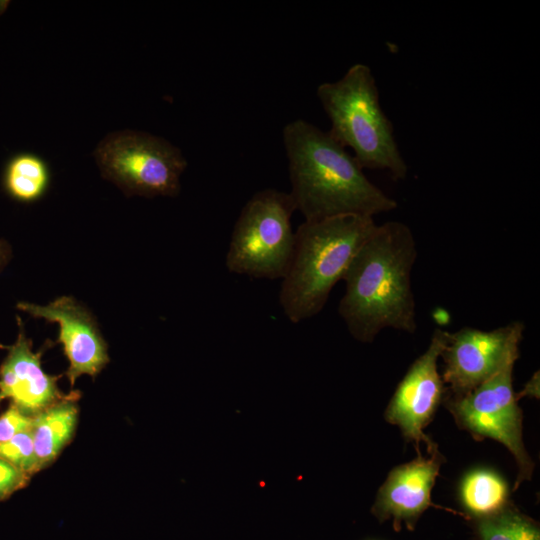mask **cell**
Here are the masks:
<instances>
[{"label": "cell", "instance_id": "1", "mask_svg": "<svg viewBox=\"0 0 540 540\" xmlns=\"http://www.w3.org/2000/svg\"><path fill=\"white\" fill-rule=\"evenodd\" d=\"M417 246L408 225H377L353 258L346 274L338 312L350 335L370 343L391 328L414 333L416 305L411 273Z\"/></svg>", "mask_w": 540, "mask_h": 540}, {"label": "cell", "instance_id": "2", "mask_svg": "<svg viewBox=\"0 0 540 540\" xmlns=\"http://www.w3.org/2000/svg\"><path fill=\"white\" fill-rule=\"evenodd\" d=\"M296 211L304 221L341 215H375L393 211L398 203L364 174L345 147L328 131L296 119L282 132Z\"/></svg>", "mask_w": 540, "mask_h": 540}, {"label": "cell", "instance_id": "3", "mask_svg": "<svg viewBox=\"0 0 540 540\" xmlns=\"http://www.w3.org/2000/svg\"><path fill=\"white\" fill-rule=\"evenodd\" d=\"M376 226L374 218L361 215L304 221L298 226L279 292V304L290 322L300 323L324 308Z\"/></svg>", "mask_w": 540, "mask_h": 540}, {"label": "cell", "instance_id": "4", "mask_svg": "<svg viewBox=\"0 0 540 540\" xmlns=\"http://www.w3.org/2000/svg\"><path fill=\"white\" fill-rule=\"evenodd\" d=\"M316 94L331 123L328 132L353 151L362 169L386 171L394 180L406 178L408 165L396 142L393 124L381 107L369 66H350L340 79L321 83Z\"/></svg>", "mask_w": 540, "mask_h": 540}, {"label": "cell", "instance_id": "5", "mask_svg": "<svg viewBox=\"0 0 540 540\" xmlns=\"http://www.w3.org/2000/svg\"><path fill=\"white\" fill-rule=\"evenodd\" d=\"M289 192L273 188L253 194L234 225L226 254L229 272L251 278L282 279L295 243Z\"/></svg>", "mask_w": 540, "mask_h": 540}, {"label": "cell", "instance_id": "6", "mask_svg": "<svg viewBox=\"0 0 540 540\" xmlns=\"http://www.w3.org/2000/svg\"><path fill=\"white\" fill-rule=\"evenodd\" d=\"M93 155L102 177L126 196L175 197L188 165L182 151L168 140L134 130L106 135Z\"/></svg>", "mask_w": 540, "mask_h": 540}, {"label": "cell", "instance_id": "7", "mask_svg": "<svg viewBox=\"0 0 540 540\" xmlns=\"http://www.w3.org/2000/svg\"><path fill=\"white\" fill-rule=\"evenodd\" d=\"M515 361L473 390L449 397L447 408L456 422L478 440L491 438L504 444L514 455L519 473L515 488L530 479L534 463L522 440V412L513 390Z\"/></svg>", "mask_w": 540, "mask_h": 540}, {"label": "cell", "instance_id": "8", "mask_svg": "<svg viewBox=\"0 0 540 540\" xmlns=\"http://www.w3.org/2000/svg\"><path fill=\"white\" fill-rule=\"evenodd\" d=\"M524 324L513 321L490 331L463 327L448 332L441 353L443 383L451 395L465 394L495 375L505 364L519 357Z\"/></svg>", "mask_w": 540, "mask_h": 540}, {"label": "cell", "instance_id": "9", "mask_svg": "<svg viewBox=\"0 0 540 540\" xmlns=\"http://www.w3.org/2000/svg\"><path fill=\"white\" fill-rule=\"evenodd\" d=\"M447 337L448 331L434 330L428 348L409 367L384 414L389 423L400 428L407 441L416 445L418 452L420 443L426 445L428 454L438 450L423 429L431 421L444 393L437 362Z\"/></svg>", "mask_w": 540, "mask_h": 540}, {"label": "cell", "instance_id": "10", "mask_svg": "<svg viewBox=\"0 0 540 540\" xmlns=\"http://www.w3.org/2000/svg\"><path fill=\"white\" fill-rule=\"evenodd\" d=\"M16 308L58 326L57 342L69 363L65 372L74 387L82 375L95 378L110 361L108 344L93 313L73 296L62 295L45 305L19 301Z\"/></svg>", "mask_w": 540, "mask_h": 540}, {"label": "cell", "instance_id": "11", "mask_svg": "<svg viewBox=\"0 0 540 540\" xmlns=\"http://www.w3.org/2000/svg\"><path fill=\"white\" fill-rule=\"evenodd\" d=\"M16 321V340L7 346V355L0 365V403L9 399L23 414L33 418L69 393H63L58 386L62 375L48 374L42 367V356L52 341L47 340L34 351L22 319L16 316Z\"/></svg>", "mask_w": 540, "mask_h": 540}, {"label": "cell", "instance_id": "12", "mask_svg": "<svg viewBox=\"0 0 540 540\" xmlns=\"http://www.w3.org/2000/svg\"><path fill=\"white\" fill-rule=\"evenodd\" d=\"M442 462V455L436 450L428 458L418 455L394 468L378 491L372 513L380 521L392 520L396 530L401 529L402 523L412 530L421 514L434 506L431 490Z\"/></svg>", "mask_w": 540, "mask_h": 540}, {"label": "cell", "instance_id": "13", "mask_svg": "<svg viewBox=\"0 0 540 540\" xmlns=\"http://www.w3.org/2000/svg\"><path fill=\"white\" fill-rule=\"evenodd\" d=\"M79 398V391H71L33 417L31 432L40 471L51 465L73 439L79 419Z\"/></svg>", "mask_w": 540, "mask_h": 540}, {"label": "cell", "instance_id": "14", "mask_svg": "<svg viewBox=\"0 0 540 540\" xmlns=\"http://www.w3.org/2000/svg\"><path fill=\"white\" fill-rule=\"evenodd\" d=\"M50 179L47 163L37 155L24 153L16 155L7 164L3 186L12 199L32 203L45 195Z\"/></svg>", "mask_w": 540, "mask_h": 540}, {"label": "cell", "instance_id": "15", "mask_svg": "<svg viewBox=\"0 0 540 540\" xmlns=\"http://www.w3.org/2000/svg\"><path fill=\"white\" fill-rule=\"evenodd\" d=\"M461 500L467 511L478 518L490 516L506 506L508 489L495 472L477 469L469 472L460 488Z\"/></svg>", "mask_w": 540, "mask_h": 540}, {"label": "cell", "instance_id": "16", "mask_svg": "<svg viewBox=\"0 0 540 540\" xmlns=\"http://www.w3.org/2000/svg\"><path fill=\"white\" fill-rule=\"evenodd\" d=\"M477 533L480 540H540L538 524L507 506L495 514L479 518Z\"/></svg>", "mask_w": 540, "mask_h": 540}, {"label": "cell", "instance_id": "17", "mask_svg": "<svg viewBox=\"0 0 540 540\" xmlns=\"http://www.w3.org/2000/svg\"><path fill=\"white\" fill-rule=\"evenodd\" d=\"M0 458L29 476L39 472L31 428L17 434L6 442L0 443Z\"/></svg>", "mask_w": 540, "mask_h": 540}, {"label": "cell", "instance_id": "18", "mask_svg": "<svg viewBox=\"0 0 540 540\" xmlns=\"http://www.w3.org/2000/svg\"><path fill=\"white\" fill-rule=\"evenodd\" d=\"M32 419L10 403L9 407L0 415V443L30 429Z\"/></svg>", "mask_w": 540, "mask_h": 540}, {"label": "cell", "instance_id": "19", "mask_svg": "<svg viewBox=\"0 0 540 540\" xmlns=\"http://www.w3.org/2000/svg\"><path fill=\"white\" fill-rule=\"evenodd\" d=\"M31 476L0 458V502L29 483Z\"/></svg>", "mask_w": 540, "mask_h": 540}, {"label": "cell", "instance_id": "20", "mask_svg": "<svg viewBox=\"0 0 540 540\" xmlns=\"http://www.w3.org/2000/svg\"><path fill=\"white\" fill-rule=\"evenodd\" d=\"M13 257L12 246L8 241L0 238V274L7 267Z\"/></svg>", "mask_w": 540, "mask_h": 540}, {"label": "cell", "instance_id": "21", "mask_svg": "<svg viewBox=\"0 0 540 540\" xmlns=\"http://www.w3.org/2000/svg\"><path fill=\"white\" fill-rule=\"evenodd\" d=\"M9 4V1H0V14L5 11Z\"/></svg>", "mask_w": 540, "mask_h": 540}, {"label": "cell", "instance_id": "22", "mask_svg": "<svg viewBox=\"0 0 540 540\" xmlns=\"http://www.w3.org/2000/svg\"><path fill=\"white\" fill-rule=\"evenodd\" d=\"M0 349H7V346H6V345H3V344L0 342Z\"/></svg>", "mask_w": 540, "mask_h": 540}]
</instances>
